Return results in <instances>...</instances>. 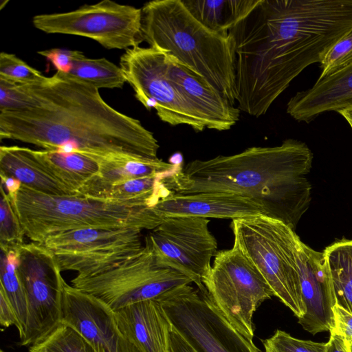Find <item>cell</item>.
<instances>
[{"label":"cell","instance_id":"3","mask_svg":"<svg viewBox=\"0 0 352 352\" xmlns=\"http://www.w3.org/2000/svg\"><path fill=\"white\" fill-rule=\"evenodd\" d=\"M313 153L303 142L285 140L275 146H253L230 155L195 160L164 179L176 194L234 193L251 199L263 214L295 230L311 202L307 178Z\"/></svg>","mask_w":352,"mask_h":352},{"label":"cell","instance_id":"6","mask_svg":"<svg viewBox=\"0 0 352 352\" xmlns=\"http://www.w3.org/2000/svg\"><path fill=\"white\" fill-rule=\"evenodd\" d=\"M233 246L253 264L274 296L298 318L306 313L296 251L300 238L277 219L258 214L232 221Z\"/></svg>","mask_w":352,"mask_h":352},{"label":"cell","instance_id":"33","mask_svg":"<svg viewBox=\"0 0 352 352\" xmlns=\"http://www.w3.org/2000/svg\"><path fill=\"white\" fill-rule=\"evenodd\" d=\"M38 54L46 58L56 69L57 72L68 74L73 67L76 60L84 55L79 50H70L60 48H52L38 52Z\"/></svg>","mask_w":352,"mask_h":352},{"label":"cell","instance_id":"39","mask_svg":"<svg viewBox=\"0 0 352 352\" xmlns=\"http://www.w3.org/2000/svg\"><path fill=\"white\" fill-rule=\"evenodd\" d=\"M338 113L345 119L352 129V107L342 109Z\"/></svg>","mask_w":352,"mask_h":352},{"label":"cell","instance_id":"22","mask_svg":"<svg viewBox=\"0 0 352 352\" xmlns=\"http://www.w3.org/2000/svg\"><path fill=\"white\" fill-rule=\"evenodd\" d=\"M0 173L19 180L39 192L67 196L78 195L52 175L36 157L34 150L19 146L0 147Z\"/></svg>","mask_w":352,"mask_h":352},{"label":"cell","instance_id":"28","mask_svg":"<svg viewBox=\"0 0 352 352\" xmlns=\"http://www.w3.org/2000/svg\"><path fill=\"white\" fill-rule=\"evenodd\" d=\"M29 352H96L92 344L76 328L61 322L41 342L29 347Z\"/></svg>","mask_w":352,"mask_h":352},{"label":"cell","instance_id":"32","mask_svg":"<svg viewBox=\"0 0 352 352\" xmlns=\"http://www.w3.org/2000/svg\"><path fill=\"white\" fill-rule=\"evenodd\" d=\"M352 62V29L341 37L320 63L319 78L329 75Z\"/></svg>","mask_w":352,"mask_h":352},{"label":"cell","instance_id":"24","mask_svg":"<svg viewBox=\"0 0 352 352\" xmlns=\"http://www.w3.org/2000/svg\"><path fill=\"white\" fill-rule=\"evenodd\" d=\"M258 0H182L191 14L208 28L228 34Z\"/></svg>","mask_w":352,"mask_h":352},{"label":"cell","instance_id":"7","mask_svg":"<svg viewBox=\"0 0 352 352\" xmlns=\"http://www.w3.org/2000/svg\"><path fill=\"white\" fill-rule=\"evenodd\" d=\"M157 300L173 328L197 352H261L230 324L206 290L183 285Z\"/></svg>","mask_w":352,"mask_h":352},{"label":"cell","instance_id":"15","mask_svg":"<svg viewBox=\"0 0 352 352\" xmlns=\"http://www.w3.org/2000/svg\"><path fill=\"white\" fill-rule=\"evenodd\" d=\"M62 322L79 331L96 352H143L119 329L113 311L67 283L63 291Z\"/></svg>","mask_w":352,"mask_h":352},{"label":"cell","instance_id":"34","mask_svg":"<svg viewBox=\"0 0 352 352\" xmlns=\"http://www.w3.org/2000/svg\"><path fill=\"white\" fill-rule=\"evenodd\" d=\"M334 329L341 334L349 345L352 344V314L336 304L333 307Z\"/></svg>","mask_w":352,"mask_h":352},{"label":"cell","instance_id":"25","mask_svg":"<svg viewBox=\"0 0 352 352\" xmlns=\"http://www.w3.org/2000/svg\"><path fill=\"white\" fill-rule=\"evenodd\" d=\"M335 291L336 304L352 314V239H342L323 251Z\"/></svg>","mask_w":352,"mask_h":352},{"label":"cell","instance_id":"31","mask_svg":"<svg viewBox=\"0 0 352 352\" xmlns=\"http://www.w3.org/2000/svg\"><path fill=\"white\" fill-rule=\"evenodd\" d=\"M265 352H324L327 343L296 338L280 329L262 341Z\"/></svg>","mask_w":352,"mask_h":352},{"label":"cell","instance_id":"2","mask_svg":"<svg viewBox=\"0 0 352 352\" xmlns=\"http://www.w3.org/2000/svg\"><path fill=\"white\" fill-rule=\"evenodd\" d=\"M25 88L27 110L0 111L1 140L43 150L158 158L160 145L153 132L110 106L95 87L56 72Z\"/></svg>","mask_w":352,"mask_h":352},{"label":"cell","instance_id":"4","mask_svg":"<svg viewBox=\"0 0 352 352\" xmlns=\"http://www.w3.org/2000/svg\"><path fill=\"white\" fill-rule=\"evenodd\" d=\"M141 10L143 41L168 52L234 105L236 55L229 34L204 25L182 0H153Z\"/></svg>","mask_w":352,"mask_h":352},{"label":"cell","instance_id":"18","mask_svg":"<svg viewBox=\"0 0 352 352\" xmlns=\"http://www.w3.org/2000/svg\"><path fill=\"white\" fill-rule=\"evenodd\" d=\"M165 52L169 77L208 121L210 129L222 131L234 126L239 120V109L204 78Z\"/></svg>","mask_w":352,"mask_h":352},{"label":"cell","instance_id":"5","mask_svg":"<svg viewBox=\"0 0 352 352\" xmlns=\"http://www.w3.org/2000/svg\"><path fill=\"white\" fill-rule=\"evenodd\" d=\"M15 208L25 236L39 243L52 235L82 228L151 230L164 219L145 201H118L82 195L54 196L23 185L17 192Z\"/></svg>","mask_w":352,"mask_h":352},{"label":"cell","instance_id":"13","mask_svg":"<svg viewBox=\"0 0 352 352\" xmlns=\"http://www.w3.org/2000/svg\"><path fill=\"white\" fill-rule=\"evenodd\" d=\"M137 228H89L52 235L42 243L54 255L61 272L94 276L139 253L144 245Z\"/></svg>","mask_w":352,"mask_h":352},{"label":"cell","instance_id":"26","mask_svg":"<svg viewBox=\"0 0 352 352\" xmlns=\"http://www.w3.org/2000/svg\"><path fill=\"white\" fill-rule=\"evenodd\" d=\"M0 247V289L15 311L20 326L18 332L21 340L25 333L28 311L25 292L18 272V252L16 247Z\"/></svg>","mask_w":352,"mask_h":352},{"label":"cell","instance_id":"9","mask_svg":"<svg viewBox=\"0 0 352 352\" xmlns=\"http://www.w3.org/2000/svg\"><path fill=\"white\" fill-rule=\"evenodd\" d=\"M120 67L135 97L148 110L153 108L164 122L185 124L195 132L210 126L169 77L166 52L157 47L136 46L125 50Z\"/></svg>","mask_w":352,"mask_h":352},{"label":"cell","instance_id":"1","mask_svg":"<svg viewBox=\"0 0 352 352\" xmlns=\"http://www.w3.org/2000/svg\"><path fill=\"white\" fill-rule=\"evenodd\" d=\"M236 55V102L260 117L306 67L342 37L340 20L322 0H258L228 31Z\"/></svg>","mask_w":352,"mask_h":352},{"label":"cell","instance_id":"40","mask_svg":"<svg viewBox=\"0 0 352 352\" xmlns=\"http://www.w3.org/2000/svg\"><path fill=\"white\" fill-rule=\"evenodd\" d=\"M350 351L352 352V344L350 345Z\"/></svg>","mask_w":352,"mask_h":352},{"label":"cell","instance_id":"17","mask_svg":"<svg viewBox=\"0 0 352 352\" xmlns=\"http://www.w3.org/2000/svg\"><path fill=\"white\" fill-rule=\"evenodd\" d=\"M164 219L174 217L236 219L263 214L251 199L234 193L205 192L176 194L170 192L153 207Z\"/></svg>","mask_w":352,"mask_h":352},{"label":"cell","instance_id":"37","mask_svg":"<svg viewBox=\"0 0 352 352\" xmlns=\"http://www.w3.org/2000/svg\"><path fill=\"white\" fill-rule=\"evenodd\" d=\"M329 333L324 352H351L350 345L341 334L333 329Z\"/></svg>","mask_w":352,"mask_h":352},{"label":"cell","instance_id":"12","mask_svg":"<svg viewBox=\"0 0 352 352\" xmlns=\"http://www.w3.org/2000/svg\"><path fill=\"white\" fill-rule=\"evenodd\" d=\"M32 23L43 32L87 37L108 50H126L143 42L141 8L111 0L65 12L37 14Z\"/></svg>","mask_w":352,"mask_h":352},{"label":"cell","instance_id":"30","mask_svg":"<svg viewBox=\"0 0 352 352\" xmlns=\"http://www.w3.org/2000/svg\"><path fill=\"white\" fill-rule=\"evenodd\" d=\"M24 236L15 206L1 186L0 246L17 247L24 243Z\"/></svg>","mask_w":352,"mask_h":352},{"label":"cell","instance_id":"20","mask_svg":"<svg viewBox=\"0 0 352 352\" xmlns=\"http://www.w3.org/2000/svg\"><path fill=\"white\" fill-rule=\"evenodd\" d=\"M121 332L143 352H169L172 324L157 299L113 311Z\"/></svg>","mask_w":352,"mask_h":352},{"label":"cell","instance_id":"21","mask_svg":"<svg viewBox=\"0 0 352 352\" xmlns=\"http://www.w3.org/2000/svg\"><path fill=\"white\" fill-rule=\"evenodd\" d=\"M90 156L98 161L99 171L81 187L78 193L93 197H98L104 189L112 184L140 177L170 176L182 167L179 164L166 162L159 158L144 159L124 155Z\"/></svg>","mask_w":352,"mask_h":352},{"label":"cell","instance_id":"14","mask_svg":"<svg viewBox=\"0 0 352 352\" xmlns=\"http://www.w3.org/2000/svg\"><path fill=\"white\" fill-rule=\"evenodd\" d=\"M209 221L195 217L164 218L144 240L157 264L185 275L201 291L206 290L202 281L211 268V258L217 252V242L209 230Z\"/></svg>","mask_w":352,"mask_h":352},{"label":"cell","instance_id":"11","mask_svg":"<svg viewBox=\"0 0 352 352\" xmlns=\"http://www.w3.org/2000/svg\"><path fill=\"white\" fill-rule=\"evenodd\" d=\"M18 272L28 302V321L20 345L30 346L50 334L63 320L65 281L53 253L31 241L16 247Z\"/></svg>","mask_w":352,"mask_h":352},{"label":"cell","instance_id":"16","mask_svg":"<svg viewBox=\"0 0 352 352\" xmlns=\"http://www.w3.org/2000/svg\"><path fill=\"white\" fill-rule=\"evenodd\" d=\"M296 259L305 314L298 318L304 330L312 335L334 329L333 307L336 298L323 252L298 241Z\"/></svg>","mask_w":352,"mask_h":352},{"label":"cell","instance_id":"27","mask_svg":"<svg viewBox=\"0 0 352 352\" xmlns=\"http://www.w3.org/2000/svg\"><path fill=\"white\" fill-rule=\"evenodd\" d=\"M99 89H120L126 78L120 66L105 58H89L82 55L75 60L68 74Z\"/></svg>","mask_w":352,"mask_h":352},{"label":"cell","instance_id":"29","mask_svg":"<svg viewBox=\"0 0 352 352\" xmlns=\"http://www.w3.org/2000/svg\"><path fill=\"white\" fill-rule=\"evenodd\" d=\"M48 77L30 66L14 54H0V80L18 85H36Z\"/></svg>","mask_w":352,"mask_h":352},{"label":"cell","instance_id":"8","mask_svg":"<svg viewBox=\"0 0 352 352\" xmlns=\"http://www.w3.org/2000/svg\"><path fill=\"white\" fill-rule=\"evenodd\" d=\"M71 283L116 311L137 302L157 299L176 287L192 282L185 275L157 264L149 246L144 243L142 250L127 260L94 276H76Z\"/></svg>","mask_w":352,"mask_h":352},{"label":"cell","instance_id":"19","mask_svg":"<svg viewBox=\"0 0 352 352\" xmlns=\"http://www.w3.org/2000/svg\"><path fill=\"white\" fill-rule=\"evenodd\" d=\"M352 107V62L318 78L312 87L297 92L287 104V113L309 123L320 115Z\"/></svg>","mask_w":352,"mask_h":352},{"label":"cell","instance_id":"36","mask_svg":"<svg viewBox=\"0 0 352 352\" xmlns=\"http://www.w3.org/2000/svg\"><path fill=\"white\" fill-rule=\"evenodd\" d=\"M169 352H197L173 328L170 331Z\"/></svg>","mask_w":352,"mask_h":352},{"label":"cell","instance_id":"41","mask_svg":"<svg viewBox=\"0 0 352 352\" xmlns=\"http://www.w3.org/2000/svg\"><path fill=\"white\" fill-rule=\"evenodd\" d=\"M1 352H5V351H3V350H1Z\"/></svg>","mask_w":352,"mask_h":352},{"label":"cell","instance_id":"38","mask_svg":"<svg viewBox=\"0 0 352 352\" xmlns=\"http://www.w3.org/2000/svg\"><path fill=\"white\" fill-rule=\"evenodd\" d=\"M0 176L1 186L3 187L12 202L15 205L16 195L21 187V183L19 180L2 173H0Z\"/></svg>","mask_w":352,"mask_h":352},{"label":"cell","instance_id":"35","mask_svg":"<svg viewBox=\"0 0 352 352\" xmlns=\"http://www.w3.org/2000/svg\"><path fill=\"white\" fill-rule=\"evenodd\" d=\"M0 324L4 328L14 326L18 331L20 328L15 311L1 289H0Z\"/></svg>","mask_w":352,"mask_h":352},{"label":"cell","instance_id":"10","mask_svg":"<svg viewBox=\"0 0 352 352\" xmlns=\"http://www.w3.org/2000/svg\"><path fill=\"white\" fill-rule=\"evenodd\" d=\"M202 282L226 319L253 342V314L263 301L274 296L253 264L234 246L218 251Z\"/></svg>","mask_w":352,"mask_h":352},{"label":"cell","instance_id":"23","mask_svg":"<svg viewBox=\"0 0 352 352\" xmlns=\"http://www.w3.org/2000/svg\"><path fill=\"white\" fill-rule=\"evenodd\" d=\"M34 153L52 175L77 193L99 171L98 161L82 153L43 149Z\"/></svg>","mask_w":352,"mask_h":352}]
</instances>
